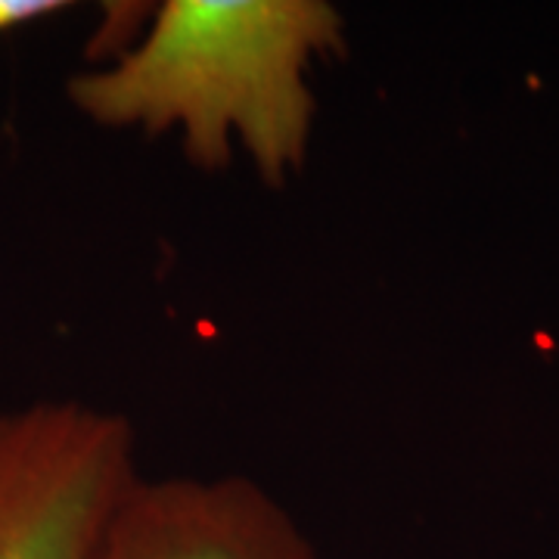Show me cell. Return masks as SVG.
<instances>
[{
	"instance_id": "cell-4",
	"label": "cell",
	"mask_w": 559,
	"mask_h": 559,
	"mask_svg": "<svg viewBox=\"0 0 559 559\" xmlns=\"http://www.w3.org/2000/svg\"><path fill=\"white\" fill-rule=\"evenodd\" d=\"M62 10H69L62 0H0V38L40 20H53Z\"/></svg>"
},
{
	"instance_id": "cell-1",
	"label": "cell",
	"mask_w": 559,
	"mask_h": 559,
	"mask_svg": "<svg viewBox=\"0 0 559 559\" xmlns=\"http://www.w3.org/2000/svg\"><path fill=\"white\" fill-rule=\"evenodd\" d=\"M345 47L326 0H165L112 62L69 79V100L100 128L178 134L202 171L242 153L267 187L311 156V69Z\"/></svg>"
},
{
	"instance_id": "cell-3",
	"label": "cell",
	"mask_w": 559,
	"mask_h": 559,
	"mask_svg": "<svg viewBox=\"0 0 559 559\" xmlns=\"http://www.w3.org/2000/svg\"><path fill=\"white\" fill-rule=\"evenodd\" d=\"M87 559H318L286 503L249 476H143Z\"/></svg>"
},
{
	"instance_id": "cell-2",
	"label": "cell",
	"mask_w": 559,
	"mask_h": 559,
	"mask_svg": "<svg viewBox=\"0 0 559 559\" xmlns=\"http://www.w3.org/2000/svg\"><path fill=\"white\" fill-rule=\"evenodd\" d=\"M140 476L131 419L87 401L0 411V559H87Z\"/></svg>"
}]
</instances>
